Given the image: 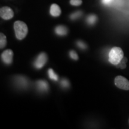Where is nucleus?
<instances>
[{
    "label": "nucleus",
    "mask_w": 129,
    "mask_h": 129,
    "mask_svg": "<svg viewBox=\"0 0 129 129\" xmlns=\"http://www.w3.org/2000/svg\"><path fill=\"white\" fill-rule=\"evenodd\" d=\"M124 57V53L120 47H114L109 51L108 54L109 62L112 64L117 65Z\"/></svg>",
    "instance_id": "1"
},
{
    "label": "nucleus",
    "mask_w": 129,
    "mask_h": 129,
    "mask_svg": "<svg viewBox=\"0 0 129 129\" xmlns=\"http://www.w3.org/2000/svg\"><path fill=\"white\" fill-rule=\"evenodd\" d=\"M14 29L16 38L18 40H23L28 32V28L26 24L22 21H16L14 23Z\"/></svg>",
    "instance_id": "2"
},
{
    "label": "nucleus",
    "mask_w": 129,
    "mask_h": 129,
    "mask_svg": "<svg viewBox=\"0 0 129 129\" xmlns=\"http://www.w3.org/2000/svg\"><path fill=\"white\" fill-rule=\"evenodd\" d=\"M115 84L118 88L120 89L128 90H129V81L122 76H117L115 78Z\"/></svg>",
    "instance_id": "3"
},
{
    "label": "nucleus",
    "mask_w": 129,
    "mask_h": 129,
    "mask_svg": "<svg viewBox=\"0 0 129 129\" xmlns=\"http://www.w3.org/2000/svg\"><path fill=\"white\" fill-rule=\"evenodd\" d=\"M14 16L13 10L9 7H3L0 8V17L4 20H10Z\"/></svg>",
    "instance_id": "4"
},
{
    "label": "nucleus",
    "mask_w": 129,
    "mask_h": 129,
    "mask_svg": "<svg viewBox=\"0 0 129 129\" xmlns=\"http://www.w3.org/2000/svg\"><path fill=\"white\" fill-rule=\"evenodd\" d=\"M47 61V57L44 53H40L37 59H35L34 64L37 69H41L44 66Z\"/></svg>",
    "instance_id": "5"
},
{
    "label": "nucleus",
    "mask_w": 129,
    "mask_h": 129,
    "mask_svg": "<svg viewBox=\"0 0 129 129\" xmlns=\"http://www.w3.org/2000/svg\"><path fill=\"white\" fill-rule=\"evenodd\" d=\"M13 53L11 50H6L1 54V59L3 62L6 64H10L13 62Z\"/></svg>",
    "instance_id": "6"
},
{
    "label": "nucleus",
    "mask_w": 129,
    "mask_h": 129,
    "mask_svg": "<svg viewBox=\"0 0 129 129\" xmlns=\"http://www.w3.org/2000/svg\"><path fill=\"white\" fill-rule=\"evenodd\" d=\"M50 14L53 17H59L61 14L62 11H61L60 7L56 4H53L50 7Z\"/></svg>",
    "instance_id": "7"
},
{
    "label": "nucleus",
    "mask_w": 129,
    "mask_h": 129,
    "mask_svg": "<svg viewBox=\"0 0 129 129\" xmlns=\"http://www.w3.org/2000/svg\"><path fill=\"white\" fill-rule=\"evenodd\" d=\"M16 83L18 86L22 88H26L28 85V81L27 78L22 76H18L16 78Z\"/></svg>",
    "instance_id": "8"
},
{
    "label": "nucleus",
    "mask_w": 129,
    "mask_h": 129,
    "mask_svg": "<svg viewBox=\"0 0 129 129\" xmlns=\"http://www.w3.org/2000/svg\"><path fill=\"white\" fill-rule=\"evenodd\" d=\"M37 87L38 90L41 92H46L48 90V85L44 80H39L37 82Z\"/></svg>",
    "instance_id": "9"
},
{
    "label": "nucleus",
    "mask_w": 129,
    "mask_h": 129,
    "mask_svg": "<svg viewBox=\"0 0 129 129\" xmlns=\"http://www.w3.org/2000/svg\"><path fill=\"white\" fill-rule=\"evenodd\" d=\"M55 32L56 34L60 36H64L67 34L68 29L66 26L63 25L57 26L55 28Z\"/></svg>",
    "instance_id": "10"
},
{
    "label": "nucleus",
    "mask_w": 129,
    "mask_h": 129,
    "mask_svg": "<svg viewBox=\"0 0 129 129\" xmlns=\"http://www.w3.org/2000/svg\"><path fill=\"white\" fill-rule=\"evenodd\" d=\"M98 17L94 14H91L89 15L87 18V22L89 25H94L96 23Z\"/></svg>",
    "instance_id": "11"
},
{
    "label": "nucleus",
    "mask_w": 129,
    "mask_h": 129,
    "mask_svg": "<svg viewBox=\"0 0 129 129\" xmlns=\"http://www.w3.org/2000/svg\"><path fill=\"white\" fill-rule=\"evenodd\" d=\"M7 44V39L4 34L0 33V48L5 47Z\"/></svg>",
    "instance_id": "12"
},
{
    "label": "nucleus",
    "mask_w": 129,
    "mask_h": 129,
    "mask_svg": "<svg viewBox=\"0 0 129 129\" xmlns=\"http://www.w3.org/2000/svg\"><path fill=\"white\" fill-rule=\"evenodd\" d=\"M127 62V59L126 57H124L122 59H121V60L120 61V63L116 65L118 68H120V69H124L126 68V63Z\"/></svg>",
    "instance_id": "13"
},
{
    "label": "nucleus",
    "mask_w": 129,
    "mask_h": 129,
    "mask_svg": "<svg viewBox=\"0 0 129 129\" xmlns=\"http://www.w3.org/2000/svg\"><path fill=\"white\" fill-rule=\"evenodd\" d=\"M48 74L49 78L51 79L52 80L57 81L58 80V76L55 72L53 71L52 69H49L48 71Z\"/></svg>",
    "instance_id": "14"
},
{
    "label": "nucleus",
    "mask_w": 129,
    "mask_h": 129,
    "mask_svg": "<svg viewBox=\"0 0 129 129\" xmlns=\"http://www.w3.org/2000/svg\"><path fill=\"white\" fill-rule=\"evenodd\" d=\"M83 14V13L81 11H77V12H75L72 13L70 15V19L71 20H76V19L80 18L81 16Z\"/></svg>",
    "instance_id": "15"
},
{
    "label": "nucleus",
    "mask_w": 129,
    "mask_h": 129,
    "mask_svg": "<svg viewBox=\"0 0 129 129\" xmlns=\"http://www.w3.org/2000/svg\"><path fill=\"white\" fill-rule=\"evenodd\" d=\"M77 45L80 49L81 50H85L87 48V45L84 42L82 41H78L77 42Z\"/></svg>",
    "instance_id": "16"
},
{
    "label": "nucleus",
    "mask_w": 129,
    "mask_h": 129,
    "mask_svg": "<svg viewBox=\"0 0 129 129\" xmlns=\"http://www.w3.org/2000/svg\"><path fill=\"white\" fill-rule=\"evenodd\" d=\"M69 56H70L71 58L73 59V60H77L78 59V56L77 55V53L74 50H71L69 51Z\"/></svg>",
    "instance_id": "17"
},
{
    "label": "nucleus",
    "mask_w": 129,
    "mask_h": 129,
    "mask_svg": "<svg viewBox=\"0 0 129 129\" xmlns=\"http://www.w3.org/2000/svg\"><path fill=\"white\" fill-rule=\"evenodd\" d=\"M61 85H62V87L67 88L69 87V83L68 80H67V79H63V80L61 81Z\"/></svg>",
    "instance_id": "18"
},
{
    "label": "nucleus",
    "mask_w": 129,
    "mask_h": 129,
    "mask_svg": "<svg viewBox=\"0 0 129 129\" xmlns=\"http://www.w3.org/2000/svg\"><path fill=\"white\" fill-rule=\"evenodd\" d=\"M70 4L72 6H79L82 4V0H70Z\"/></svg>",
    "instance_id": "19"
},
{
    "label": "nucleus",
    "mask_w": 129,
    "mask_h": 129,
    "mask_svg": "<svg viewBox=\"0 0 129 129\" xmlns=\"http://www.w3.org/2000/svg\"><path fill=\"white\" fill-rule=\"evenodd\" d=\"M113 1V0H102V2L105 5H109Z\"/></svg>",
    "instance_id": "20"
}]
</instances>
